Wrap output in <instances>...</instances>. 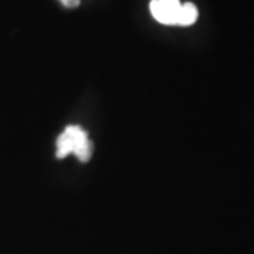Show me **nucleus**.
Here are the masks:
<instances>
[{
    "instance_id": "1",
    "label": "nucleus",
    "mask_w": 254,
    "mask_h": 254,
    "mask_svg": "<svg viewBox=\"0 0 254 254\" xmlns=\"http://www.w3.org/2000/svg\"><path fill=\"white\" fill-rule=\"evenodd\" d=\"M91 140L88 133L79 126H68L57 140V157L64 158L68 154H75L82 163H86L92 155Z\"/></svg>"
},
{
    "instance_id": "2",
    "label": "nucleus",
    "mask_w": 254,
    "mask_h": 254,
    "mask_svg": "<svg viewBox=\"0 0 254 254\" xmlns=\"http://www.w3.org/2000/svg\"><path fill=\"white\" fill-rule=\"evenodd\" d=\"M181 4L180 0H151L150 11L158 23L165 26H177Z\"/></svg>"
},
{
    "instance_id": "4",
    "label": "nucleus",
    "mask_w": 254,
    "mask_h": 254,
    "mask_svg": "<svg viewBox=\"0 0 254 254\" xmlns=\"http://www.w3.org/2000/svg\"><path fill=\"white\" fill-rule=\"evenodd\" d=\"M61 3L66 7H75L79 4V0H61Z\"/></svg>"
},
{
    "instance_id": "3",
    "label": "nucleus",
    "mask_w": 254,
    "mask_h": 254,
    "mask_svg": "<svg viewBox=\"0 0 254 254\" xmlns=\"http://www.w3.org/2000/svg\"><path fill=\"white\" fill-rule=\"evenodd\" d=\"M196 20H198L196 6L190 1L181 4L180 11H178V17H177V26H182V27L192 26Z\"/></svg>"
}]
</instances>
